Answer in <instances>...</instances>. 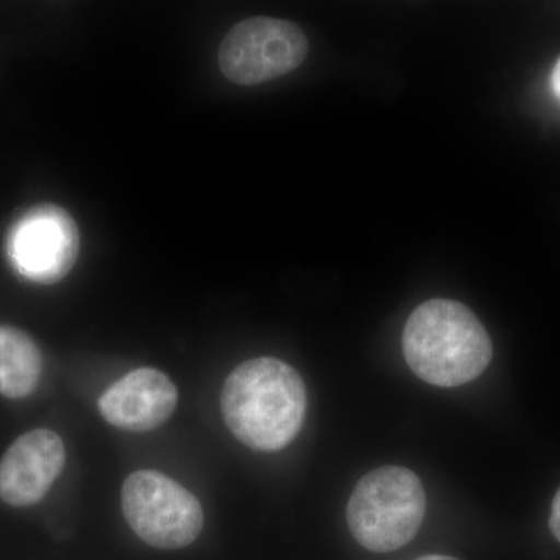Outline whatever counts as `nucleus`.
Masks as SVG:
<instances>
[{"mask_svg":"<svg viewBox=\"0 0 560 560\" xmlns=\"http://www.w3.org/2000/svg\"><path fill=\"white\" fill-rule=\"evenodd\" d=\"M307 390L290 364L271 357L245 361L221 390V412L231 433L254 451L278 452L300 434Z\"/></svg>","mask_w":560,"mask_h":560,"instance_id":"1","label":"nucleus"},{"mask_svg":"<svg viewBox=\"0 0 560 560\" xmlns=\"http://www.w3.org/2000/svg\"><path fill=\"white\" fill-rule=\"evenodd\" d=\"M405 360L420 378L455 388L480 377L492 360V341L466 305L431 300L411 313L401 337Z\"/></svg>","mask_w":560,"mask_h":560,"instance_id":"2","label":"nucleus"},{"mask_svg":"<svg viewBox=\"0 0 560 560\" xmlns=\"http://www.w3.org/2000/svg\"><path fill=\"white\" fill-rule=\"evenodd\" d=\"M425 511V490L415 471L378 467L357 482L348 504V525L361 547L390 552L415 539Z\"/></svg>","mask_w":560,"mask_h":560,"instance_id":"3","label":"nucleus"},{"mask_svg":"<svg viewBox=\"0 0 560 560\" xmlns=\"http://www.w3.org/2000/svg\"><path fill=\"white\" fill-rule=\"evenodd\" d=\"M121 511L136 536L160 550L189 547L205 525L197 497L156 470H138L125 480Z\"/></svg>","mask_w":560,"mask_h":560,"instance_id":"4","label":"nucleus"},{"mask_svg":"<svg viewBox=\"0 0 560 560\" xmlns=\"http://www.w3.org/2000/svg\"><path fill=\"white\" fill-rule=\"evenodd\" d=\"M308 49L307 36L293 22L249 18L224 36L219 66L232 83L256 86L300 68Z\"/></svg>","mask_w":560,"mask_h":560,"instance_id":"5","label":"nucleus"},{"mask_svg":"<svg viewBox=\"0 0 560 560\" xmlns=\"http://www.w3.org/2000/svg\"><path fill=\"white\" fill-rule=\"evenodd\" d=\"M79 253V226L68 210L57 205L28 209L7 235V256L14 270L40 285L65 279Z\"/></svg>","mask_w":560,"mask_h":560,"instance_id":"6","label":"nucleus"},{"mask_svg":"<svg viewBox=\"0 0 560 560\" xmlns=\"http://www.w3.org/2000/svg\"><path fill=\"white\" fill-rule=\"evenodd\" d=\"M66 463L62 440L51 430L22 434L0 459V500L14 508L39 503Z\"/></svg>","mask_w":560,"mask_h":560,"instance_id":"7","label":"nucleus"},{"mask_svg":"<svg viewBox=\"0 0 560 560\" xmlns=\"http://www.w3.org/2000/svg\"><path fill=\"white\" fill-rule=\"evenodd\" d=\"M178 389L164 372L140 368L105 390L98 410L106 422L120 430L151 431L171 419Z\"/></svg>","mask_w":560,"mask_h":560,"instance_id":"8","label":"nucleus"},{"mask_svg":"<svg viewBox=\"0 0 560 560\" xmlns=\"http://www.w3.org/2000/svg\"><path fill=\"white\" fill-rule=\"evenodd\" d=\"M43 355L31 335L13 326H0V394L24 399L38 388Z\"/></svg>","mask_w":560,"mask_h":560,"instance_id":"9","label":"nucleus"},{"mask_svg":"<svg viewBox=\"0 0 560 560\" xmlns=\"http://www.w3.org/2000/svg\"><path fill=\"white\" fill-rule=\"evenodd\" d=\"M550 529L552 536L560 541V489L551 504Z\"/></svg>","mask_w":560,"mask_h":560,"instance_id":"10","label":"nucleus"},{"mask_svg":"<svg viewBox=\"0 0 560 560\" xmlns=\"http://www.w3.org/2000/svg\"><path fill=\"white\" fill-rule=\"evenodd\" d=\"M551 88L552 92H555L556 97L560 101V58L558 62H556L555 69L551 72Z\"/></svg>","mask_w":560,"mask_h":560,"instance_id":"11","label":"nucleus"},{"mask_svg":"<svg viewBox=\"0 0 560 560\" xmlns=\"http://www.w3.org/2000/svg\"><path fill=\"white\" fill-rule=\"evenodd\" d=\"M416 560H458V559L451 558V556L427 555V556H422V558H419Z\"/></svg>","mask_w":560,"mask_h":560,"instance_id":"12","label":"nucleus"}]
</instances>
